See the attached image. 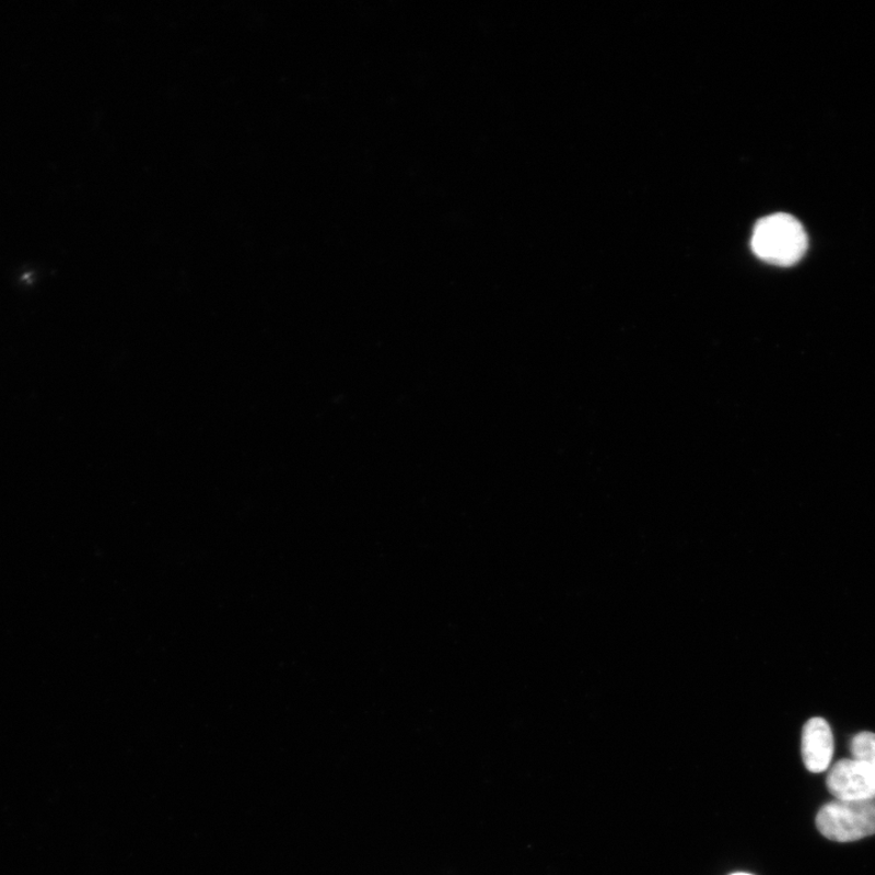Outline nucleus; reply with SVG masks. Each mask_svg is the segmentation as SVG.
<instances>
[{
    "mask_svg": "<svg viewBox=\"0 0 875 875\" xmlns=\"http://www.w3.org/2000/svg\"><path fill=\"white\" fill-rule=\"evenodd\" d=\"M851 752L856 759L875 772V735L872 732H862L851 742Z\"/></svg>",
    "mask_w": 875,
    "mask_h": 875,
    "instance_id": "obj_5",
    "label": "nucleus"
},
{
    "mask_svg": "<svg viewBox=\"0 0 875 875\" xmlns=\"http://www.w3.org/2000/svg\"><path fill=\"white\" fill-rule=\"evenodd\" d=\"M828 790L837 801H875V772L856 759L840 760L829 771Z\"/></svg>",
    "mask_w": 875,
    "mask_h": 875,
    "instance_id": "obj_3",
    "label": "nucleus"
},
{
    "mask_svg": "<svg viewBox=\"0 0 875 875\" xmlns=\"http://www.w3.org/2000/svg\"><path fill=\"white\" fill-rule=\"evenodd\" d=\"M751 248L755 255L770 265L791 267L804 257L807 235L795 217L774 213L760 219L755 225Z\"/></svg>",
    "mask_w": 875,
    "mask_h": 875,
    "instance_id": "obj_1",
    "label": "nucleus"
},
{
    "mask_svg": "<svg viewBox=\"0 0 875 875\" xmlns=\"http://www.w3.org/2000/svg\"><path fill=\"white\" fill-rule=\"evenodd\" d=\"M803 760L808 771L820 773L829 768L835 754L833 732L822 718L806 722L802 737Z\"/></svg>",
    "mask_w": 875,
    "mask_h": 875,
    "instance_id": "obj_4",
    "label": "nucleus"
},
{
    "mask_svg": "<svg viewBox=\"0 0 875 875\" xmlns=\"http://www.w3.org/2000/svg\"><path fill=\"white\" fill-rule=\"evenodd\" d=\"M817 828L827 839L858 841L875 835V801H836L819 809Z\"/></svg>",
    "mask_w": 875,
    "mask_h": 875,
    "instance_id": "obj_2",
    "label": "nucleus"
},
{
    "mask_svg": "<svg viewBox=\"0 0 875 875\" xmlns=\"http://www.w3.org/2000/svg\"><path fill=\"white\" fill-rule=\"evenodd\" d=\"M732 875H751V874H748V873H736V874H732Z\"/></svg>",
    "mask_w": 875,
    "mask_h": 875,
    "instance_id": "obj_6",
    "label": "nucleus"
}]
</instances>
